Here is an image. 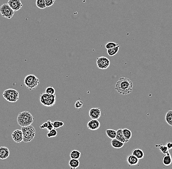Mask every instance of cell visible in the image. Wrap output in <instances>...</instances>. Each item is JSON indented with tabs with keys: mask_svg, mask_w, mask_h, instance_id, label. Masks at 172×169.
<instances>
[{
	"mask_svg": "<svg viewBox=\"0 0 172 169\" xmlns=\"http://www.w3.org/2000/svg\"><path fill=\"white\" fill-rule=\"evenodd\" d=\"M133 83L129 79L121 78L116 84L115 89L120 95H127L133 91Z\"/></svg>",
	"mask_w": 172,
	"mask_h": 169,
	"instance_id": "1",
	"label": "cell"
},
{
	"mask_svg": "<svg viewBox=\"0 0 172 169\" xmlns=\"http://www.w3.org/2000/svg\"><path fill=\"white\" fill-rule=\"evenodd\" d=\"M34 118L30 112L25 111L18 114L17 117L18 124L22 127H25L31 125Z\"/></svg>",
	"mask_w": 172,
	"mask_h": 169,
	"instance_id": "2",
	"label": "cell"
},
{
	"mask_svg": "<svg viewBox=\"0 0 172 169\" xmlns=\"http://www.w3.org/2000/svg\"><path fill=\"white\" fill-rule=\"evenodd\" d=\"M21 131L23 133V142H30L33 140L35 135V129L33 126L30 125L25 127H22Z\"/></svg>",
	"mask_w": 172,
	"mask_h": 169,
	"instance_id": "3",
	"label": "cell"
},
{
	"mask_svg": "<svg viewBox=\"0 0 172 169\" xmlns=\"http://www.w3.org/2000/svg\"><path fill=\"white\" fill-rule=\"evenodd\" d=\"M40 81L34 75H28L24 79V84L29 90H33L38 86Z\"/></svg>",
	"mask_w": 172,
	"mask_h": 169,
	"instance_id": "4",
	"label": "cell"
},
{
	"mask_svg": "<svg viewBox=\"0 0 172 169\" xmlns=\"http://www.w3.org/2000/svg\"><path fill=\"white\" fill-rule=\"evenodd\" d=\"M3 98L10 103H14L19 100V93L13 89H8L5 90L3 94Z\"/></svg>",
	"mask_w": 172,
	"mask_h": 169,
	"instance_id": "5",
	"label": "cell"
},
{
	"mask_svg": "<svg viewBox=\"0 0 172 169\" xmlns=\"http://www.w3.org/2000/svg\"><path fill=\"white\" fill-rule=\"evenodd\" d=\"M0 13L3 17L10 19L12 17L14 11L10 8L8 3H3L0 6Z\"/></svg>",
	"mask_w": 172,
	"mask_h": 169,
	"instance_id": "6",
	"label": "cell"
},
{
	"mask_svg": "<svg viewBox=\"0 0 172 169\" xmlns=\"http://www.w3.org/2000/svg\"><path fill=\"white\" fill-rule=\"evenodd\" d=\"M97 66L100 69H106L110 65V61L107 57H97Z\"/></svg>",
	"mask_w": 172,
	"mask_h": 169,
	"instance_id": "7",
	"label": "cell"
},
{
	"mask_svg": "<svg viewBox=\"0 0 172 169\" xmlns=\"http://www.w3.org/2000/svg\"><path fill=\"white\" fill-rule=\"evenodd\" d=\"M40 102L46 107H52L56 103V95L55 94L49 95L46 99L40 101Z\"/></svg>",
	"mask_w": 172,
	"mask_h": 169,
	"instance_id": "8",
	"label": "cell"
},
{
	"mask_svg": "<svg viewBox=\"0 0 172 169\" xmlns=\"http://www.w3.org/2000/svg\"><path fill=\"white\" fill-rule=\"evenodd\" d=\"M8 4L14 12L18 11L23 6L20 0H8Z\"/></svg>",
	"mask_w": 172,
	"mask_h": 169,
	"instance_id": "9",
	"label": "cell"
},
{
	"mask_svg": "<svg viewBox=\"0 0 172 169\" xmlns=\"http://www.w3.org/2000/svg\"><path fill=\"white\" fill-rule=\"evenodd\" d=\"M101 115V109L99 108H92L89 111V116L92 120H98Z\"/></svg>",
	"mask_w": 172,
	"mask_h": 169,
	"instance_id": "10",
	"label": "cell"
},
{
	"mask_svg": "<svg viewBox=\"0 0 172 169\" xmlns=\"http://www.w3.org/2000/svg\"><path fill=\"white\" fill-rule=\"evenodd\" d=\"M12 138L16 143H21L23 141V137L21 130H16L12 133Z\"/></svg>",
	"mask_w": 172,
	"mask_h": 169,
	"instance_id": "11",
	"label": "cell"
},
{
	"mask_svg": "<svg viewBox=\"0 0 172 169\" xmlns=\"http://www.w3.org/2000/svg\"><path fill=\"white\" fill-rule=\"evenodd\" d=\"M100 127V123L98 120H92L87 123V127L90 130L95 131Z\"/></svg>",
	"mask_w": 172,
	"mask_h": 169,
	"instance_id": "12",
	"label": "cell"
},
{
	"mask_svg": "<svg viewBox=\"0 0 172 169\" xmlns=\"http://www.w3.org/2000/svg\"><path fill=\"white\" fill-rule=\"evenodd\" d=\"M10 152L9 149L6 147H0V159H5L10 156Z\"/></svg>",
	"mask_w": 172,
	"mask_h": 169,
	"instance_id": "13",
	"label": "cell"
},
{
	"mask_svg": "<svg viewBox=\"0 0 172 169\" xmlns=\"http://www.w3.org/2000/svg\"><path fill=\"white\" fill-rule=\"evenodd\" d=\"M127 163L130 166H136L138 164L139 159L133 155H128L127 158Z\"/></svg>",
	"mask_w": 172,
	"mask_h": 169,
	"instance_id": "14",
	"label": "cell"
},
{
	"mask_svg": "<svg viewBox=\"0 0 172 169\" xmlns=\"http://www.w3.org/2000/svg\"><path fill=\"white\" fill-rule=\"evenodd\" d=\"M162 163L165 166H170L172 163V157L170 153L164 155L162 158Z\"/></svg>",
	"mask_w": 172,
	"mask_h": 169,
	"instance_id": "15",
	"label": "cell"
},
{
	"mask_svg": "<svg viewBox=\"0 0 172 169\" xmlns=\"http://www.w3.org/2000/svg\"><path fill=\"white\" fill-rule=\"evenodd\" d=\"M111 145L112 147L115 149H120L123 147L124 143L115 138L111 140Z\"/></svg>",
	"mask_w": 172,
	"mask_h": 169,
	"instance_id": "16",
	"label": "cell"
},
{
	"mask_svg": "<svg viewBox=\"0 0 172 169\" xmlns=\"http://www.w3.org/2000/svg\"><path fill=\"white\" fill-rule=\"evenodd\" d=\"M132 155L136 157L138 159H141L144 157V153L142 150L135 149L132 152Z\"/></svg>",
	"mask_w": 172,
	"mask_h": 169,
	"instance_id": "17",
	"label": "cell"
},
{
	"mask_svg": "<svg viewBox=\"0 0 172 169\" xmlns=\"http://www.w3.org/2000/svg\"><path fill=\"white\" fill-rule=\"evenodd\" d=\"M122 133L123 134L124 137L125 138L126 143L128 142L132 136L131 131L129 129L125 128V129H122Z\"/></svg>",
	"mask_w": 172,
	"mask_h": 169,
	"instance_id": "18",
	"label": "cell"
},
{
	"mask_svg": "<svg viewBox=\"0 0 172 169\" xmlns=\"http://www.w3.org/2000/svg\"><path fill=\"white\" fill-rule=\"evenodd\" d=\"M69 166L70 168L75 169L78 168L80 165V161L78 159H72L69 160Z\"/></svg>",
	"mask_w": 172,
	"mask_h": 169,
	"instance_id": "19",
	"label": "cell"
},
{
	"mask_svg": "<svg viewBox=\"0 0 172 169\" xmlns=\"http://www.w3.org/2000/svg\"><path fill=\"white\" fill-rule=\"evenodd\" d=\"M116 139L118 140L119 141L125 143H126L125 138L124 137L123 134L122 133V129H119L116 131Z\"/></svg>",
	"mask_w": 172,
	"mask_h": 169,
	"instance_id": "20",
	"label": "cell"
},
{
	"mask_svg": "<svg viewBox=\"0 0 172 169\" xmlns=\"http://www.w3.org/2000/svg\"><path fill=\"white\" fill-rule=\"evenodd\" d=\"M120 47V46L118 45L116 46V47H114V48L107 49V53H108V55L111 56V57L115 56L119 51Z\"/></svg>",
	"mask_w": 172,
	"mask_h": 169,
	"instance_id": "21",
	"label": "cell"
},
{
	"mask_svg": "<svg viewBox=\"0 0 172 169\" xmlns=\"http://www.w3.org/2000/svg\"><path fill=\"white\" fill-rule=\"evenodd\" d=\"M81 152L77 150H74L72 152H70V157L72 159H78L80 158L81 157Z\"/></svg>",
	"mask_w": 172,
	"mask_h": 169,
	"instance_id": "22",
	"label": "cell"
},
{
	"mask_svg": "<svg viewBox=\"0 0 172 169\" xmlns=\"http://www.w3.org/2000/svg\"><path fill=\"white\" fill-rule=\"evenodd\" d=\"M165 120L167 124L170 126H172V111H168L165 116Z\"/></svg>",
	"mask_w": 172,
	"mask_h": 169,
	"instance_id": "23",
	"label": "cell"
},
{
	"mask_svg": "<svg viewBox=\"0 0 172 169\" xmlns=\"http://www.w3.org/2000/svg\"><path fill=\"white\" fill-rule=\"evenodd\" d=\"M106 133L107 136L112 140L116 138V131L114 130V129H107L106 130Z\"/></svg>",
	"mask_w": 172,
	"mask_h": 169,
	"instance_id": "24",
	"label": "cell"
},
{
	"mask_svg": "<svg viewBox=\"0 0 172 169\" xmlns=\"http://www.w3.org/2000/svg\"><path fill=\"white\" fill-rule=\"evenodd\" d=\"M155 147L158 148L163 154L166 155L169 153V149H168L166 145H163L162 144L155 145Z\"/></svg>",
	"mask_w": 172,
	"mask_h": 169,
	"instance_id": "25",
	"label": "cell"
},
{
	"mask_svg": "<svg viewBox=\"0 0 172 169\" xmlns=\"http://www.w3.org/2000/svg\"><path fill=\"white\" fill-rule=\"evenodd\" d=\"M36 5L40 9H44L46 8L45 0H36Z\"/></svg>",
	"mask_w": 172,
	"mask_h": 169,
	"instance_id": "26",
	"label": "cell"
},
{
	"mask_svg": "<svg viewBox=\"0 0 172 169\" xmlns=\"http://www.w3.org/2000/svg\"><path fill=\"white\" fill-rule=\"evenodd\" d=\"M57 135V132L56 130V129L53 128L51 130L49 131V133H47V137L49 138H52L55 137Z\"/></svg>",
	"mask_w": 172,
	"mask_h": 169,
	"instance_id": "27",
	"label": "cell"
},
{
	"mask_svg": "<svg viewBox=\"0 0 172 169\" xmlns=\"http://www.w3.org/2000/svg\"><path fill=\"white\" fill-rule=\"evenodd\" d=\"M64 122L62 121H59V120H56L55 121L52 122V125H53V128L54 129H58L59 128L61 127L64 126Z\"/></svg>",
	"mask_w": 172,
	"mask_h": 169,
	"instance_id": "28",
	"label": "cell"
},
{
	"mask_svg": "<svg viewBox=\"0 0 172 169\" xmlns=\"http://www.w3.org/2000/svg\"><path fill=\"white\" fill-rule=\"evenodd\" d=\"M55 90L52 86L47 87V89H45V93L48 95H53L55 94Z\"/></svg>",
	"mask_w": 172,
	"mask_h": 169,
	"instance_id": "29",
	"label": "cell"
},
{
	"mask_svg": "<svg viewBox=\"0 0 172 169\" xmlns=\"http://www.w3.org/2000/svg\"><path fill=\"white\" fill-rule=\"evenodd\" d=\"M117 45H118V44H116V42H108V43H107L105 45V47H106L107 49H108L114 48V47H116Z\"/></svg>",
	"mask_w": 172,
	"mask_h": 169,
	"instance_id": "30",
	"label": "cell"
},
{
	"mask_svg": "<svg viewBox=\"0 0 172 169\" xmlns=\"http://www.w3.org/2000/svg\"><path fill=\"white\" fill-rule=\"evenodd\" d=\"M55 1H56V0H45L46 8L50 7V6L53 5Z\"/></svg>",
	"mask_w": 172,
	"mask_h": 169,
	"instance_id": "31",
	"label": "cell"
},
{
	"mask_svg": "<svg viewBox=\"0 0 172 169\" xmlns=\"http://www.w3.org/2000/svg\"><path fill=\"white\" fill-rule=\"evenodd\" d=\"M83 105V101H77L75 102V104H74V106H75V108L80 109L82 108V106Z\"/></svg>",
	"mask_w": 172,
	"mask_h": 169,
	"instance_id": "32",
	"label": "cell"
},
{
	"mask_svg": "<svg viewBox=\"0 0 172 169\" xmlns=\"http://www.w3.org/2000/svg\"><path fill=\"white\" fill-rule=\"evenodd\" d=\"M50 121H51V120H47V121L44 123V124H43V125L40 126V128L41 129H45V128H47V126L48 124H49V123L50 122Z\"/></svg>",
	"mask_w": 172,
	"mask_h": 169,
	"instance_id": "33",
	"label": "cell"
},
{
	"mask_svg": "<svg viewBox=\"0 0 172 169\" xmlns=\"http://www.w3.org/2000/svg\"><path fill=\"white\" fill-rule=\"evenodd\" d=\"M53 128V125H52V121H50V122L49 123V124H48V125L47 126L46 129H47V130L49 131L51 130Z\"/></svg>",
	"mask_w": 172,
	"mask_h": 169,
	"instance_id": "34",
	"label": "cell"
},
{
	"mask_svg": "<svg viewBox=\"0 0 172 169\" xmlns=\"http://www.w3.org/2000/svg\"><path fill=\"white\" fill-rule=\"evenodd\" d=\"M166 146L169 150H171L172 148V143L171 142H169L166 143Z\"/></svg>",
	"mask_w": 172,
	"mask_h": 169,
	"instance_id": "35",
	"label": "cell"
}]
</instances>
